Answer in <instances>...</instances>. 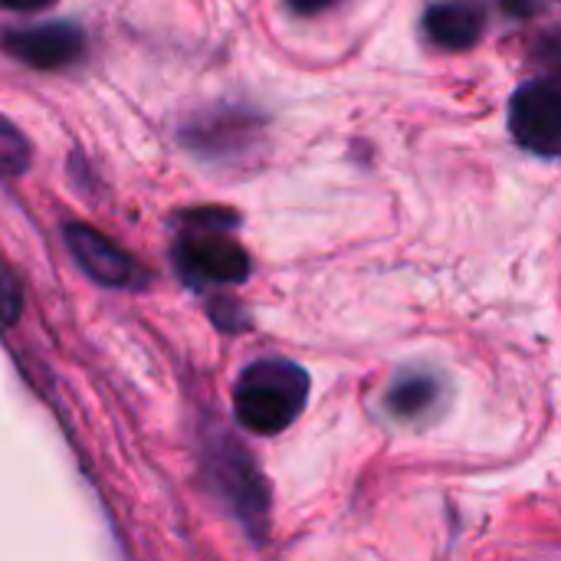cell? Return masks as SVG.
Masks as SVG:
<instances>
[{"label": "cell", "mask_w": 561, "mask_h": 561, "mask_svg": "<svg viewBox=\"0 0 561 561\" xmlns=\"http://www.w3.org/2000/svg\"><path fill=\"white\" fill-rule=\"evenodd\" d=\"M309 398V375L286 358H260L233 385V417L243 431L276 437L296 424Z\"/></svg>", "instance_id": "1"}, {"label": "cell", "mask_w": 561, "mask_h": 561, "mask_svg": "<svg viewBox=\"0 0 561 561\" xmlns=\"http://www.w3.org/2000/svg\"><path fill=\"white\" fill-rule=\"evenodd\" d=\"M214 214H197L187 220L178 240L174 260L187 283L194 286H237L250 276L247 250L230 237L233 220H210Z\"/></svg>", "instance_id": "2"}, {"label": "cell", "mask_w": 561, "mask_h": 561, "mask_svg": "<svg viewBox=\"0 0 561 561\" xmlns=\"http://www.w3.org/2000/svg\"><path fill=\"white\" fill-rule=\"evenodd\" d=\"M510 131L519 148L561 158V72L523 82L510 99Z\"/></svg>", "instance_id": "3"}, {"label": "cell", "mask_w": 561, "mask_h": 561, "mask_svg": "<svg viewBox=\"0 0 561 561\" xmlns=\"http://www.w3.org/2000/svg\"><path fill=\"white\" fill-rule=\"evenodd\" d=\"M3 49L30 69H66L85 59V33L76 23L53 20L3 33Z\"/></svg>", "instance_id": "4"}, {"label": "cell", "mask_w": 561, "mask_h": 561, "mask_svg": "<svg viewBox=\"0 0 561 561\" xmlns=\"http://www.w3.org/2000/svg\"><path fill=\"white\" fill-rule=\"evenodd\" d=\"M62 237H66L72 260L92 283L108 286V289H131L141 283V266L102 230L89 224H66Z\"/></svg>", "instance_id": "5"}, {"label": "cell", "mask_w": 561, "mask_h": 561, "mask_svg": "<svg viewBox=\"0 0 561 561\" xmlns=\"http://www.w3.org/2000/svg\"><path fill=\"white\" fill-rule=\"evenodd\" d=\"M486 30V7L480 0H434L424 13V33L434 46L463 53L480 43Z\"/></svg>", "instance_id": "6"}, {"label": "cell", "mask_w": 561, "mask_h": 561, "mask_svg": "<svg viewBox=\"0 0 561 561\" xmlns=\"http://www.w3.org/2000/svg\"><path fill=\"white\" fill-rule=\"evenodd\" d=\"M33 161V145L30 138L0 112V174L16 178L30 168Z\"/></svg>", "instance_id": "7"}, {"label": "cell", "mask_w": 561, "mask_h": 561, "mask_svg": "<svg viewBox=\"0 0 561 561\" xmlns=\"http://www.w3.org/2000/svg\"><path fill=\"white\" fill-rule=\"evenodd\" d=\"M23 316V286L13 266L0 256V329H13Z\"/></svg>", "instance_id": "8"}, {"label": "cell", "mask_w": 561, "mask_h": 561, "mask_svg": "<svg viewBox=\"0 0 561 561\" xmlns=\"http://www.w3.org/2000/svg\"><path fill=\"white\" fill-rule=\"evenodd\" d=\"M59 0H0L3 10H13V13H39V10H49L56 7Z\"/></svg>", "instance_id": "9"}, {"label": "cell", "mask_w": 561, "mask_h": 561, "mask_svg": "<svg viewBox=\"0 0 561 561\" xmlns=\"http://www.w3.org/2000/svg\"><path fill=\"white\" fill-rule=\"evenodd\" d=\"M296 13H302V16H312V13H322V10H329L335 0H286Z\"/></svg>", "instance_id": "10"}, {"label": "cell", "mask_w": 561, "mask_h": 561, "mask_svg": "<svg viewBox=\"0 0 561 561\" xmlns=\"http://www.w3.org/2000/svg\"><path fill=\"white\" fill-rule=\"evenodd\" d=\"M552 72H561V43H559V53H556V69Z\"/></svg>", "instance_id": "11"}]
</instances>
